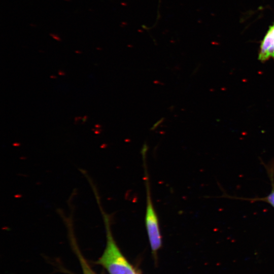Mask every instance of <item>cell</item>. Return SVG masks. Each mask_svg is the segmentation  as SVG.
Instances as JSON below:
<instances>
[{
	"label": "cell",
	"instance_id": "cell-1",
	"mask_svg": "<svg viewBox=\"0 0 274 274\" xmlns=\"http://www.w3.org/2000/svg\"><path fill=\"white\" fill-rule=\"evenodd\" d=\"M96 190H94L97 202L102 214L106 232V246L101 257L97 261L110 274H137L121 253L113 237L110 216L103 210Z\"/></svg>",
	"mask_w": 274,
	"mask_h": 274
},
{
	"label": "cell",
	"instance_id": "cell-2",
	"mask_svg": "<svg viewBox=\"0 0 274 274\" xmlns=\"http://www.w3.org/2000/svg\"><path fill=\"white\" fill-rule=\"evenodd\" d=\"M147 149L143 148L141 152L144 169V181L146 191V208L145 223L152 252L155 254L162 246V237L158 215L153 205L150 183L148 176L146 153Z\"/></svg>",
	"mask_w": 274,
	"mask_h": 274
},
{
	"label": "cell",
	"instance_id": "cell-3",
	"mask_svg": "<svg viewBox=\"0 0 274 274\" xmlns=\"http://www.w3.org/2000/svg\"><path fill=\"white\" fill-rule=\"evenodd\" d=\"M258 58L261 62L274 59V24L270 26L260 43Z\"/></svg>",
	"mask_w": 274,
	"mask_h": 274
},
{
	"label": "cell",
	"instance_id": "cell-4",
	"mask_svg": "<svg viewBox=\"0 0 274 274\" xmlns=\"http://www.w3.org/2000/svg\"><path fill=\"white\" fill-rule=\"evenodd\" d=\"M76 252L78 253V255L80 261L81 262V266L83 271L84 274H94L93 271L91 270L90 266L88 265L86 260L81 255L79 251L78 250L77 248H76Z\"/></svg>",
	"mask_w": 274,
	"mask_h": 274
},
{
	"label": "cell",
	"instance_id": "cell-5",
	"mask_svg": "<svg viewBox=\"0 0 274 274\" xmlns=\"http://www.w3.org/2000/svg\"><path fill=\"white\" fill-rule=\"evenodd\" d=\"M267 200L274 207V190L267 197Z\"/></svg>",
	"mask_w": 274,
	"mask_h": 274
},
{
	"label": "cell",
	"instance_id": "cell-6",
	"mask_svg": "<svg viewBox=\"0 0 274 274\" xmlns=\"http://www.w3.org/2000/svg\"><path fill=\"white\" fill-rule=\"evenodd\" d=\"M162 120V119H161L160 121H158L155 124H154L153 127L152 128V129L155 128L161 122Z\"/></svg>",
	"mask_w": 274,
	"mask_h": 274
},
{
	"label": "cell",
	"instance_id": "cell-7",
	"mask_svg": "<svg viewBox=\"0 0 274 274\" xmlns=\"http://www.w3.org/2000/svg\"><path fill=\"white\" fill-rule=\"evenodd\" d=\"M87 119V116H84L83 118H82V120H83V123H85Z\"/></svg>",
	"mask_w": 274,
	"mask_h": 274
},
{
	"label": "cell",
	"instance_id": "cell-8",
	"mask_svg": "<svg viewBox=\"0 0 274 274\" xmlns=\"http://www.w3.org/2000/svg\"><path fill=\"white\" fill-rule=\"evenodd\" d=\"M58 75H61V76L64 75L65 74L63 72L60 70L58 71Z\"/></svg>",
	"mask_w": 274,
	"mask_h": 274
},
{
	"label": "cell",
	"instance_id": "cell-9",
	"mask_svg": "<svg viewBox=\"0 0 274 274\" xmlns=\"http://www.w3.org/2000/svg\"><path fill=\"white\" fill-rule=\"evenodd\" d=\"M95 127H96V128H99L100 127V126L98 124H96L95 125Z\"/></svg>",
	"mask_w": 274,
	"mask_h": 274
},
{
	"label": "cell",
	"instance_id": "cell-10",
	"mask_svg": "<svg viewBox=\"0 0 274 274\" xmlns=\"http://www.w3.org/2000/svg\"><path fill=\"white\" fill-rule=\"evenodd\" d=\"M51 78H56L57 77L55 76H50Z\"/></svg>",
	"mask_w": 274,
	"mask_h": 274
}]
</instances>
